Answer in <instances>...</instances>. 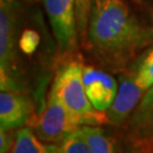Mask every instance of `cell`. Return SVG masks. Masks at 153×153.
Listing matches in <instances>:
<instances>
[{"label": "cell", "mask_w": 153, "mask_h": 153, "mask_svg": "<svg viewBox=\"0 0 153 153\" xmlns=\"http://www.w3.org/2000/svg\"><path fill=\"white\" fill-rule=\"evenodd\" d=\"M153 41V28L143 25L124 0H92L88 42L109 66H123Z\"/></svg>", "instance_id": "cell-1"}, {"label": "cell", "mask_w": 153, "mask_h": 153, "mask_svg": "<svg viewBox=\"0 0 153 153\" xmlns=\"http://www.w3.org/2000/svg\"><path fill=\"white\" fill-rule=\"evenodd\" d=\"M84 66L77 61H71L57 71L51 92L65 105L71 119L77 126H99L108 121L103 111L94 109L90 102L84 83Z\"/></svg>", "instance_id": "cell-2"}, {"label": "cell", "mask_w": 153, "mask_h": 153, "mask_svg": "<svg viewBox=\"0 0 153 153\" xmlns=\"http://www.w3.org/2000/svg\"><path fill=\"white\" fill-rule=\"evenodd\" d=\"M19 5L16 0L0 2V78L1 91H17L14 81V59Z\"/></svg>", "instance_id": "cell-3"}, {"label": "cell", "mask_w": 153, "mask_h": 153, "mask_svg": "<svg viewBox=\"0 0 153 153\" xmlns=\"http://www.w3.org/2000/svg\"><path fill=\"white\" fill-rule=\"evenodd\" d=\"M78 128L79 126L71 119L65 105L55 93L50 91L45 109L34 127V131L39 138L44 142L60 144Z\"/></svg>", "instance_id": "cell-4"}, {"label": "cell", "mask_w": 153, "mask_h": 153, "mask_svg": "<svg viewBox=\"0 0 153 153\" xmlns=\"http://www.w3.org/2000/svg\"><path fill=\"white\" fill-rule=\"evenodd\" d=\"M127 141L136 153H153V86L145 91L127 124Z\"/></svg>", "instance_id": "cell-5"}, {"label": "cell", "mask_w": 153, "mask_h": 153, "mask_svg": "<svg viewBox=\"0 0 153 153\" xmlns=\"http://www.w3.org/2000/svg\"><path fill=\"white\" fill-rule=\"evenodd\" d=\"M56 40L62 50L76 44V0H42Z\"/></svg>", "instance_id": "cell-6"}, {"label": "cell", "mask_w": 153, "mask_h": 153, "mask_svg": "<svg viewBox=\"0 0 153 153\" xmlns=\"http://www.w3.org/2000/svg\"><path fill=\"white\" fill-rule=\"evenodd\" d=\"M83 83L86 95L94 109L99 111H107L109 109L118 92V85L115 78L102 71L84 66Z\"/></svg>", "instance_id": "cell-7"}, {"label": "cell", "mask_w": 153, "mask_h": 153, "mask_svg": "<svg viewBox=\"0 0 153 153\" xmlns=\"http://www.w3.org/2000/svg\"><path fill=\"white\" fill-rule=\"evenodd\" d=\"M32 114L31 100L17 91L0 93V128L11 131L27 123Z\"/></svg>", "instance_id": "cell-8"}, {"label": "cell", "mask_w": 153, "mask_h": 153, "mask_svg": "<svg viewBox=\"0 0 153 153\" xmlns=\"http://www.w3.org/2000/svg\"><path fill=\"white\" fill-rule=\"evenodd\" d=\"M144 92L145 91L135 82L133 75L121 78L115 101L107 110L108 121L114 125H121L128 120Z\"/></svg>", "instance_id": "cell-9"}, {"label": "cell", "mask_w": 153, "mask_h": 153, "mask_svg": "<svg viewBox=\"0 0 153 153\" xmlns=\"http://www.w3.org/2000/svg\"><path fill=\"white\" fill-rule=\"evenodd\" d=\"M10 153H59V145L44 142L34 131L24 127L16 133Z\"/></svg>", "instance_id": "cell-10"}, {"label": "cell", "mask_w": 153, "mask_h": 153, "mask_svg": "<svg viewBox=\"0 0 153 153\" xmlns=\"http://www.w3.org/2000/svg\"><path fill=\"white\" fill-rule=\"evenodd\" d=\"M91 153H115L114 143L99 126H82Z\"/></svg>", "instance_id": "cell-11"}, {"label": "cell", "mask_w": 153, "mask_h": 153, "mask_svg": "<svg viewBox=\"0 0 153 153\" xmlns=\"http://www.w3.org/2000/svg\"><path fill=\"white\" fill-rule=\"evenodd\" d=\"M135 82L144 90L148 91L153 86V48L141 60L136 73L133 74Z\"/></svg>", "instance_id": "cell-12"}, {"label": "cell", "mask_w": 153, "mask_h": 153, "mask_svg": "<svg viewBox=\"0 0 153 153\" xmlns=\"http://www.w3.org/2000/svg\"><path fill=\"white\" fill-rule=\"evenodd\" d=\"M59 153H91L82 127L71 133L59 144Z\"/></svg>", "instance_id": "cell-13"}, {"label": "cell", "mask_w": 153, "mask_h": 153, "mask_svg": "<svg viewBox=\"0 0 153 153\" xmlns=\"http://www.w3.org/2000/svg\"><path fill=\"white\" fill-rule=\"evenodd\" d=\"M8 131H9L0 128V153H8L13 146L14 141L11 140V135Z\"/></svg>", "instance_id": "cell-14"}, {"label": "cell", "mask_w": 153, "mask_h": 153, "mask_svg": "<svg viewBox=\"0 0 153 153\" xmlns=\"http://www.w3.org/2000/svg\"><path fill=\"white\" fill-rule=\"evenodd\" d=\"M92 0H76V9L78 13H85V8L90 9Z\"/></svg>", "instance_id": "cell-15"}, {"label": "cell", "mask_w": 153, "mask_h": 153, "mask_svg": "<svg viewBox=\"0 0 153 153\" xmlns=\"http://www.w3.org/2000/svg\"><path fill=\"white\" fill-rule=\"evenodd\" d=\"M25 1H31V2H33V1H38V0H25Z\"/></svg>", "instance_id": "cell-16"}]
</instances>
